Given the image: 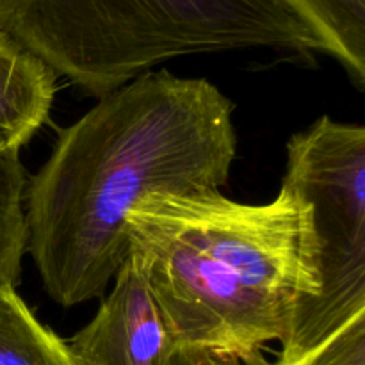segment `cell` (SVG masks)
Returning a JSON list of instances; mask_svg holds the SVG:
<instances>
[{"label": "cell", "mask_w": 365, "mask_h": 365, "mask_svg": "<svg viewBox=\"0 0 365 365\" xmlns=\"http://www.w3.org/2000/svg\"><path fill=\"white\" fill-rule=\"evenodd\" d=\"M29 177L20 153L0 152V285H16L27 253L25 191Z\"/></svg>", "instance_id": "obj_9"}, {"label": "cell", "mask_w": 365, "mask_h": 365, "mask_svg": "<svg viewBox=\"0 0 365 365\" xmlns=\"http://www.w3.org/2000/svg\"><path fill=\"white\" fill-rule=\"evenodd\" d=\"M66 344L78 365H191L130 259L95 317Z\"/></svg>", "instance_id": "obj_5"}, {"label": "cell", "mask_w": 365, "mask_h": 365, "mask_svg": "<svg viewBox=\"0 0 365 365\" xmlns=\"http://www.w3.org/2000/svg\"><path fill=\"white\" fill-rule=\"evenodd\" d=\"M282 184L312 205L319 294L305 303L277 360L296 359L365 314V127L321 116L287 143Z\"/></svg>", "instance_id": "obj_4"}, {"label": "cell", "mask_w": 365, "mask_h": 365, "mask_svg": "<svg viewBox=\"0 0 365 365\" xmlns=\"http://www.w3.org/2000/svg\"><path fill=\"white\" fill-rule=\"evenodd\" d=\"M191 365H242L239 362H232V360H210V359H205V360H198V362H192Z\"/></svg>", "instance_id": "obj_11"}, {"label": "cell", "mask_w": 365, "mask_h": 365, "mask_svg": "<svg viewBox=\"0 0 365 365\" xmlns=\"http://www.w3.org/2000/svg\"><path fill=\"white\" fill-rule=\"evenodd\" d=\"M317 39L321 52L335 57L351 84L365 89V0H273Z\"/></svg>", "instance_id": "obj_7"}, {"label": "cell", "mask_w": 365, "mask_h": 365, "mask_svg": "<svg viewBox=\"0 0 365 365\" xmlns=\"http://www.w3.org/2000/svg\"><path fill=\"white\" fill-rule=\"evenodd\" d=\"M0 27L95 98L177 57L321 52L273 0H0Z\"/></svg>", "instance_id": "obj_3"}, {"label": "cell", "mask_w": 365, "mask_h": 365, "mask_svg": "<svg viewBox=\"0 0 365 365\" xmlns=\"http://www.w3.org/2000/svg\"><path fill=\"white\" fill-rule=\"evenodd\" d=\"M262 365H365V314L346 323L296 359L274 360Z\"/></svg>", "instance_id": "obj_10"}, {"label": "cell", "mask_w": 365, "mask_h": 365, "mask_svg": "<svg viewBox=\"0 0 365 365\" xmlns=\"http://www.w3.org/2000/svg\"><path fill=\"white\" fill-rule=\"evenodd\" d=\"M57 75L0 27V152H16L48 121Z\"/></svg>", "instance_id": "obj_6"}, {"label": "cell", "mask_w": 365, "mask_h": 365, "mask_svg": "<svg viewBox=\"0 0 365 365\" xmlns=\"http://www.w3.org/2000/svg\"><path fill=\"white\" fill-rule=\"evenodd\" d=\"M128 259L189 364L262 365L319 294L312 205L282 184L248 205L216 192H157L127 217Z\"/></svg>", "instance_id": "obj_2"}, {"label": "cell", "mask_w": 365, "mask_h": 365, "mask_svg": "<svg viewBox=\"0 0 365 365\" xmlns=\"http://www.w3.org/2000/svg\"><path fill=\"white\" fill-rule=\"evenodd\" d=\"M0 365H78L66 341L34 316L13 285H0Z\"/></svg>", "instance_id": "obj_8"}, {"label": "cell", "mask_w": 365, "mask_h": 365, "mask_svg": "<svg viewBox=\"0 0 365 365\" xmlns=\"http://www.w3.org/2000/svg\"><path fill=\"white\" fill-rule=\"evenodd\" d=\"M234 103L205 78L148 71L59 132L25 191L27 253L61 307L103 298L127 217L157 192H216L237 157Z\"/></svg>", "instance_id": "obj_1"}]
</instances>
